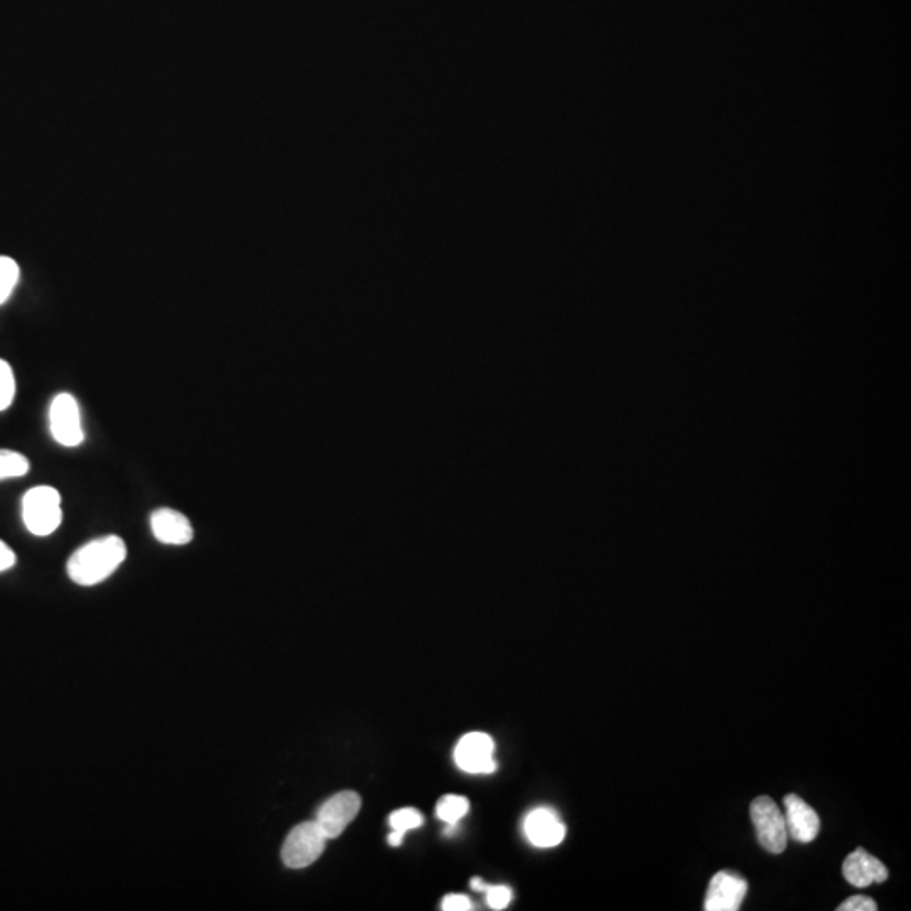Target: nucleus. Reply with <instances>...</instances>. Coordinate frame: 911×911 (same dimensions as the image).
Segmentation results:
<instances>
[{
	"mask_svg": "<svg viewBox=\"0 0 911 911\" xmlns=\"http://www.w3.org/2000/svg\"><path fill=\"white\" fill-rule=\"evenodd\" d=\"M847 883L856 888H868L873 883H883L888 878V869L878 858L864 849H856L847 856L842 866Z\"/></svg>",
	"mask_w": 911,
	"mask_h": 911,
	"instance_id": "f8f14e48",
	"label": "nucleus"
},
{
	"mask_svg": "<svg viewBox=\"0 0 911 911\" xmlns=\"http://www.w3.org/2000/svg\"><path fill=\"white\" fill-rule=\"evenodd\" d=\"M326 841L328 839L324 837L316 820L302 822L289 832V836L282 846V861L287 868H308L321 858Z\"/></svg>",
	"mask_w": 911,
	"mask_h": 911,
	"instance_id": "20e7f679",
	"label": "nucleus"
},
{
	"mask_svg": "<svg viewBox=\"0 0 911 911\" xmlns=\"http://www.w3.org/2000/svg\"><path fill=\"white\" fill-rule=\"evenodd\" d=\"M751 820L755 825L756 837L766 851L782 854L787 849L788 832L785 815L773 798L761 795L751 802Z\"/></svg>",
	"mask_w": 911,
	"mask_h": 911,
	"instance_id": "7ed1b4c3",
	"label": "nucleus"
},
{
	"mask_svg": "<svg viewBox=\"0 0 911 911\" xmlns=\"http://www.w3.org/2000/svg\"><path fill=\"white\" fill-rule=\"evenodd\" d=\"M523 829L527 839L535 847L542 849L559 846L566 837V825L562 824L559 815L550 809L532 810L525 819Z\"/></svg>",
	"mask_w": 911,
	"mask_h": 911,
	"instance_id": "9d476101",
	"label": "nucleus"
},
{
	"mask_svg": "<svg viewBox=\"0 0 911 911\" xmlns=\"http://www.w3.org/2000/svg\"><path fill=\"white\" fill-rule=\"evenodd\" d=\"M486 900L493 910H505L513 900V891L508 886H490L486 890Z\"/></svg>",
	"mask_w": 911,
	"mask_h": 911,
	"instance_id": "a211bd4d",
	"label": "nucleus"
},
{
	"mask_svg": "<svg viewBox=\"0 0 911 911\" xmlns=\"http://www.w3.org/2000/svg\"><path fill=\"white\" fill-rule=\"evenodd\" d=\"M127 557L124 540L107 535L92 540L73 552L68 561V576L80 586H95L112 576Z\"/></svg>",
	"mask_w": 911,
	"mask_h": 911,
	"instance_id": "f257e3e1",
	"label": "nucleus"
},
{
	"mask_svg": "<svg viewBox=\"0 0 911 911\" xmlns=\"http://www.w3.org/2000/svg\"><path fill=\"white\" fill-rule=\"evenodd\" d=\"M493 753L495 743L488 734L469 733L456 746L454 761L466 773H493L496 770Z\"/></svg>",
	"mask_w": 911,
	"mask_h": 911,
	"instance_id": "0eeeda50",
	"label": "nucleus"
},
{
	"mask_svg": "<svg viewBox=\"0 0 911 911\" xmlns=\"http://www.w3.org/2000/svg\"><path fill=\"white\" fill-rule=\"evenodd\" d=\"M785 805V824H787L788 836L793 837L797 842L814 841L820 831V819L817 812L810 807L805 800L790 793L783 800Z\"/></svg>",
	"mask_w": 911,
	"mask_h": 911,
	"instance_id": "1a4fd4ad",
	"label": "nucleus"
},
{
	"mask_svg": "<svg viewBox=\"0 0 911 911\" xmlns=\"http://www.w3.org/2000/svg\"><path fill=\"white\" fill-rule=\"evenodd\" d=\"M152 534L162 544L184 545L193 540V527L188 517L173 508H159L151 515Z\"/></svg>",
	"mask_w": 911,
	"mask_h": 911,
	"instance_id": "9b49d317",
	"label": "nucleus"
},
{
	"mask_svg": "<svg viewBox=\"0 0 911 911\" xmlns=\"http://www.w3.org/2000/svg\"><path fill=\"white\" fill-rule=\"evenodd\" d=\"M390 825L394 831L407 832L422 825V815L416 809H399L390 815Z\"/></svg>",
	"mask_w": 911,
	"mask_h": 911,
	"instance_id": "f3484780",
	"label": "nucleus"
},
{
	"mask_svg": "<svg viewBox=\"0 0 911 911\" xmlns=\"http://www.w3.org/2000/svg\"><path fill=\"white\" fill-rule=\"evenodd\" d=\"M49 429L54 441L66 448L80 446L85 439L81 427L80 407L75 397L70 394H60L54 397L49 407Z\"/></svg>",
	"mask_w": 911,
	"mask_h": 911,
	"instance_id": "39448f33",
	"label": "nucleus"
},
{
	"mask_svg": "<svg viewBox=\"0 0 911 911\" xmlns=\"http://www.w3.org/2000/svg\"><path fill=\"white\" fill-rule=\"evenodd\" d=\"M362 807V798L355 792H340L319 807L316 824L326 839H336L353 822Z\"/></svg>",
	"mask_w": 911,
	"mask_h": 911,
	"instance_id": "423d86ee",
	"label": "nucleus"
},
{
	"mask_svg": "<svg viewBox=\"0 0 911 911\" xmlns=\"http://www.w3.org/2000/svg\"><path fill=\"white\" fill-rule=\"evenodd\" d=\"M748 893V883L738 874L721 871L714 874L707 888L704 910L736 911L743 905Z\"/></svg>",
	"mask_w": 911,
	"mask_h": 911,
	"instance_id": "6e6552de",
	"label": "nucleus"
},
{
	"mask_svg": "<svg viewBox=\"0 0 911 911\" xmlns=\"http://www.w3.org/2000/svg\"><path fill=\"white\" fill-rule=\"evenodd\" d=\"M437 817L446 824H458L468 814L469 802L461 795H446L437 802Z\"/></svg>",
	"mask_w": 911,
	"mask_h": 911,
	"instance_id": "ddd939ff",
	"label": "nucleus"
},
{
	"mask_svg": "<svg viewBox=\"0 0 911 911\" xmlns=\"http://www.w3.org/2000/svg\"><path fill=\"white\" fill-rule=\"evenodd\" d=\"M29 471V461L26 456L9 449H0V480H9V478H19L27 475Z\"/></svg>",
	"mask_w": 911,
	"mask_h": 911,
	"instance_id": "4468645a",
	"label": "nucleus"
},
{
	"mask_svg": "<svg viewBox=\"0 0 911 911\" xmlns=\"http://www.w3.org/2000/svg\"><path fill=\"white\" fill-rule=\"evenodd\" d=\"M19 281V267L9 257H0V304L11 297L14 287Z\"/></svg>",
	"mask_w": 911,
	"mask_h": 911,
	"instance_id": "2eb2a0df",
	"label": "nucleus"
},
{
	"mask_svg": "<svg viewBox=\"0 0 911 911\" xmlns=\"http://www.w3.org/2000/svg\"><path fill=\"white\" fill-rule=\"evenodd\" d=\"M443 910L446 911H468L473 910V903L468 896L448 895L443 900Z\"/></svg>",
	"mask_w": 911,
	"mask_h": 911,
	"instance_id": "aec40b11",
	"label": "nucleus"
},
{
	"mask_svg": "<svg viewBox=\"0 0 911 911\" xmlns=\"http://www.w3.org/2000/svg\"><path fill=\"white\" fill-rule=\"evenodd\" d=\"M16 564V556L9 545L0 540V572L11 569Z\"/></svg>",
	"mask_w": 911,
	"mask_h": 911,
	"instance_id": "412c9836",
	"label": "nucleus"
},
{
	"mask_svg": "<svg viewBox=\"0 0 911 911\" xmlns=\"http://www.w3.org/2000/svg\"><path fill=\"white\" fill-rule=\"evenodd\" d=\"M839 911H876L878 910V905L876 901L871 900L869 896L856 895L851 896L849 900L844 901L839 908Z\"/></svg>",
	"mask_w": 911,
	"mask_h": 911,
	"instance_id": "6ab92c4d",
	"label": "nucleus"
},
{
	"mask_svg": "<svg viewBox=\"0 0 911 911\" xmlns=\"http://www.w3.org/2000/svg\"><path fill=\"white\" fill-rule=\"evenodd\" d=\"M16 395V380L6 360H0V412L9 409Z\"/></svg>",
	"mask_w": 911,
	"mask_h": 911,
	"instance_id": "dca6fc26",
	"label": "nucleus"
},
{
	"mask_svg": "<svg viewBox=\"0 0 911 911\" xmlns=\"http://www.w3.org/2000/svg\"><path fill=\"white\" fill-rule=\"evenodd\" d=\"M22 520L27 530L38 537L53 534L63 520L60 491L51 486H36L22 498Z\"/></svg>",
	"mask_w": 911,
	"mask_h": 911,
	"instance_id": "f03ea898",
	"label": "nucleus"
},
{
	"mask_svg": "<svg viewBox=\"0 0 911 911\" xmlns=\"http://www.w3.org/2000/svg\"><path fill=\"white\" fill-rule=\"evenodd\" d=\"M471 888L475 891H486L490 886L486 885L485 881L480 878L471 879Z\"/></svg>",
	"mask_w": 911,
	"mask_h": 911,
	"instance_id": "5701e85b",
	"label": "nucleus"
},
{
	"mask_svg": "<svg viewBox=\"0 0 911 911\" xmlns=\"http://www.w3.org/2000/svg\"><path fill=\"white\" fill-rule=\"evenodd\" d=\"M404 836H405L404 832H399V831L392 832V834H390V836H389L390 846H394V847L402 846V842H404Z\"/></svg>",
	"mask_w": 911,
	"mask_h": 911,
	"instance_id": "4be33fe9",
	"label": "nucleus"
}]
</instances>
